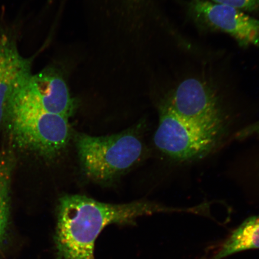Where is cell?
I'll return each instance as SVG.
<instances>
[{
    "label": "cell",
    "mask_w": 259,
    "mask_h": 259,
    "mask_svg": "<svg viewBox=\"0 0 259 259\" xmlns=\"http://www.w3.org/2000/svg\"><path fill=\"white\" fill-rule=\"evenodd\" d=\"M157 211L156 204L148 202L111 204L78 194L64 196L58 206L56 259H96L95 242L106 226L134 224Z\"/></svg>",
    "instance_id": "1"
},
{
    "label": "cell",
    "mask_w": 259,
    "mask_h": 259,
    "mask_svg": "<svg viewBox=\"0 0 259 259\" xmlns=\"http://www.w3.org/2000/svg\"><path fill=\"white\" fill-rule=\"evenodd\" d=\"M28 77L16 91L10 107L6 119L10 132L18 147L54 157L69 143V119L40 105L26 87Z\"/></svg>",
    "instance_id": "2"
},
{
    "label": "cell",
    "mask_w": 259,
    "mask_h": 259,
    "mask_svg": "<svg viewBox=\"0 0 259 259\" xmlns=\"http://www.w3.org/2000/svg\"><path fill=\"white\" fill-rule=\"evenodd\" d=\"M74 139L84 173L97 182L111 181L127 170L143 152L134 131L99 137L77 133Z\"/></svg>",
    "instance_id": "3"
},
{
    "label": "cell",
    "mask_w": 259,
    "mask_h": 259,
    "mask_svg": "<svg viewBox=\"0 0 259 259\" xmlns=\"http://www.w3.org/2000/svg\"><path fill=\"white\" fill-rule=\"evenodd\" d=\"M225 131L202 127L174 111L167 98L159 106L155 146L173 160L190 161L205 157L216 147Z\"/></svg>",
    "instance_id": "4"
},
{
    "label": "cell",
    "mask_w": 259,
    "mask_h": 259,
    "mask_svg": "<svg viewBox=\"0 0 259 259\" xmlns=\"http://www.w3.org/2000/svg\"><path fill=\"white\" fill-rule=\"evenodd\" d=\"M208 74H187L166 98L180 117L202 127L225 131L226 113L218 85Z\"/></svg>",
    "instance_id": "5"
},
{
    "label": "cell",
    "mask_w": 259,
    "mask_h": 259,
    "mask_svg": "<svg viewBox=\"0 0 259 259\" xmlns=\"http://www.w3.org/2000/svg\"><path fill=\"white\" fill-rule=\"evenodd\" d=\"M185 9L198 30L228 34L243 48L259 47V20L245 12L210 0H189Z\"/></svg>",
    "instance_id": "6"
},
{
    "label": "cell",
    "mask_w": 259,
    "mask_h": 259,
    "mask_svg": "<svg viewBox=\"0 0 259 259\" xmlns=\"http://www.w3.org/2000/svg\"><path fill=\"white\" fill-rule=\"evenodd\" d=\"M32 96L46 111L68 119L75 109L66 80L58 71L49 68L30 74L25 83Z\"/></svg>",
    "instance_id": "7"
},
{
    "label": "cell",
    "mask_w": 259,
    "mask_h": 259,
    "mask_svg": "<svg viewBox=\"0 0 259 259\" xmlns=\"http://www.w3.org/2000/svg\"><path fill=\"white\" fill-rule=\"evenodd\" d=\"M31 74L30 60L19 54L0 63V125L7 119L16 91Z\"/></svg>",
    "instance_id": "8"
},
{
    "label": "cell",
    "mask_w": 259,
    "mask_h": 259,
    "mask_svg": "<svg viewBox=\"0 0 259 259\" xmlns=\"http://www.w3.org/2000/svg\"><path fill=\"white\" fill-rule=\"evenodd\" d=\"M259 249V215L246 220L225 240L200 259H223L238 252Z\"/></svg>",
    "instance_id": "9"
},
{
    "label": "cell",
    "mask_w": 259,
    "mask_h": 259,
    "mask_svg": "<svg viewBox=\"0 0 259 259\" xmlns=\"http://www.w3.org/2000/svg\"><path fill=\"white\" fill-rule=\"evenodd\" d=\"M12 168L10 160L0 161V247L5 241L9 228Z\"/></svg>",
    "instance_id": "10"
},
{
    "label": "cell",
    "mask_w": 259,
    "mask_h": 259,
    "mask_svg": "<svg viewBox=\"0 0 259 259\" xmlns=\"http://www.w3.org/2000/svg\"><path fill=\"white\" fill-rule=\"evenodd\" d=\"M218 4L231 6L244 12L259 11V0H210Z\"/></svg>",
    "instance_id": "11"
},
{
    "label": "cell",
    "mask_w": 259,
    "mask_h": 259,
    "mask_svg": "<svg viewBox=\"0 0 259 259\" xmlns=\"http://www.w3.org/2000/svg\"><path fill=\"white\" fill-rule=\"evenodd\" d=\"M19 54L14 41L5 34H0V63Z\"/></svg>",
    "instance_id": "12"
}]
</instances>
